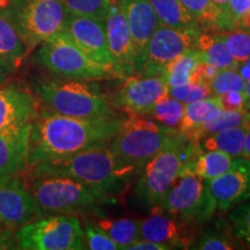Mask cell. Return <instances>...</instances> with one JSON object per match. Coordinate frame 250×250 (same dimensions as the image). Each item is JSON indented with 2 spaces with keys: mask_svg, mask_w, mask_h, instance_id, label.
I'll list each match as a JSON object with an SVG mask.
<instances>
[{
  "mask_svg": "<svg viewBox=\"0 0 250 250\" xmlns=\"http://www.w3.org/2000/svg\"><path fill=\"white\" fill-rule=\"evenodd\" d=\"M125 116L77 118L40 109L31 122L28 166L70 158L89 148L107 146L120 131Z\"/></svg>",
  "mask_w": 250,
  "mask_h": 250,
  "instance_id": "obj_1",
  "label": "cell"
},
{
  "mask_svg": "<svg viewBox=\"0 0 250 250\" xmlns=\"http://www.w3.org/2000/svg\"><path fill=\"white\" fill-rule=\"evenodd\" d=\"M30 169L34 176L71 177L116 199L139 175L137 168L122 162L108 145L86 149L62 160L37 164Z\"/></svg>",
  "mask_w": 250,
  "mask_h": 250,
  "instance_id": "obj_2",
  "label": "cell"
},
{
  "mask_svg": "<svg viewBox=\"0 0 250 250\" xmlns=\"http://www.w3.org/2000/svg\"><path fill=\"white\" fill-rule=\"evenodd\" d=\"M31 176L29 189L33 193L37 218L52 214L98 215L101 214L103 206L116 202V198L71 177Z\"/></svg>",
  "mask_w": 250,
  "mask_h": 250,
  "instance_id": "obj_3",
  "label": "cell"
},
{
  "mask_svg": "<svg viewBox=\"0 0 250 250\" xmlns=\"http://www.w3.org/2000/svg\"><path fill=\"white\" fill-rule=\"evenodd\" d=\"M198 151V144L180 132L174 134L139 173L132 192L134 205L149 212L160 204L182 166Z\"/></svg>",
  "mask_w": 250,
  "mask_h": 250,
  "instance_id": "obj_4",
  "label": "cell"
},
{
  "mask_svg": "<svg viewBox=\"0 0 250 250\" xmlns=\"http://www.w3.org/2000/svg\"><path fill=\"white\" fill-rule=\"evenodd\" d=\"M93 81L72 78L45 81L37 86V98L46 109L64 116L102 118L120 115Z\"/></svg>",
  "mask_w": 250,
  "mask_h": 250,
  "instance_id": "obj_5",
  "label": "cell"
},
{
  "mask_svg": "<svg viewBox=\"0 0 250 250\" xmlns=\"http://www.w3.org/2000/svg\"><path fill=\"white\" fill-rule=\"evenodd\" d=\"M177 132L149 117L132 115L125 118L108 146L122 162L133 166L140 173L144 166Z\"/></svg>",
  "mask_w": 250,
  "mask_h": 250,
  "instance_id": "obj_6",
  "label": "cell"
},
{
  "mask_svg": "<svg viewBox=\"0 0 250 250\" xmlns=\"http://www.w3.org/2000/svg\"><path fill=\"white\" fill-rule=\"evenodd\" d=\"M7 9L28 54L62 30L70 15L61 0H9Z\"/></svg>",
  "mask_w": 250,
  "mask_h": 250,
  "instance_id": "obj_7",
  "label": "cell"
},
{
  "mask_svg": "<svg viewBox=\"0 0 250 250\" xmlns=\"http://www.w3.org/2000/svg\"><path fill=\"white\" fill-rule=\"evenodd\" d=\"M165 213L203 228L214 217L217 206L205 180L191 173H180L160 204Z\"/></svg>",
  "mask_w": 250,
  "mask_h": 250,
  "instance_id": "obj_8",
  "label": "cell"
},
{
  "mask_svg": "<svg viewBox=\"0 0 250 250\" xmlns=\"http://www.w3.org/2000/svg\"><path fill=\"white\" fill-rule=\"evenodd\" d=\"M36 58L43 66L62 78L101 80L115 78L93 61L65 31H58L39 45Z\"/></svg>",
  "mask_w": 250,
  "mask_h": 250,
  "instance_id": "obj_9",
  "label": "cell"
},
{
  "mask_svg": "<svg viewBox=\"0 0 250 250\" xmlns=\"http://www.w3.org/2000/svg\"><path fill=\"white\" fill-rule=\"evenodd\" d=\"M23 250H83V228L74 214H52L37 218L17 230Z\"/></svg>",
  "mask_w": 250,
  "mask_h": 250,
  "instance_id": "obj_10",
  "label": "cell"
},
{
  "mask_svg": "<svg viewBox=\"0 0 250 250\" xmlns=\"http://www.w3.org/2000/svg\"><path fill=\"white\" fill-rule=\"evenodd\" d=\"M202 30L176 29L161 23L148 42L143 76L162 77L171 61L196 48Z\"/></svg>",
  "mask_w": 250,
  "mask_h": 250,
  "instance_id": "obj_11",
  "label": "cell"
},
{
  "mask_svg": "<svg viewBox=\"0 0 250 250\" xmlns=\"http://www.w3.org/2000/svg\"><path fill=\"white\" fill-rule=\"evenodd\" d=\"M117 89L105 94L109 104L129 116L144 115L167 93L162 77L132 76L122 80Z\"/></svg>",
  "mask_w": 250,
  "mask_h": 250,
  "instance_id": "obj_12",
  "label": "cell"
},
{
  "mask_svg": "<svg viewBox=\"0 0 250 250\" xmlns=\"http://www.w3.org/2000/svg\"><path fill=\"white\" fill-rule=\"evenodd\" d=\"M104 21L115 78L124 80L132 76H138L132 36L124 12L122 11L117 0H114L111 4Z\"/></svg>",
  "mask_w": 250,
  "mask_h": 250,
  "instance_id": "obj_13",
  "label": "cell"
},
{
  "mask_svg": "<svg viewBox=\"0 0 250 250\" xmlns=\"http://www.w3.org/2000/svg\"><path fill=\"white\" fill-rule=\"evenodd\" d=\"M202 228L162 212L158 206L140 220L139 237L162 243L169 249H189Z\"/></svg>",
  "mask_w": 250,
  "mask_h": 250,
  "instance_id": "obj_14",
  "label": "cell"
},
{
  "mask_svg": "<svg viewBox=\"0 0 250 250\" xmlns=\"http://www.w3.org/2000/svg\"><path fill=\"white\" fill-rule=\"evenodd\" d=\"M62 31H65L87 56L102 65L115 77L105 33V21L103 19L70 14L65 21Z\"/></svg>",
  "mask_w": 250,
  "mask_h": 250,
  "instance_id": "obj_15",
  "label": "cell"
},
{
  "mask_svg": "<svg viewBox=\"0 0 250 250\" xmlns=\"http://www.w3.org/2000/svg\"><path fill=\"white\" fill-rule=\"evenodd\" d=\"M36 218L33 193L20 174L0 176V225L18 230Z\"/></svg>",
  "mask_w": 250,
  "mask_h": 250,
  "instance_id": "obj_16",
  "label": "cell"
},
{
  "mask_svg": "<svg viewBox=\"0 0 250 250\" xmlns=\"http://www.w3.org/2000/svg\"><path fill=\"white\" fill-rule=\"evenodd\" d=\"M206 183L215 201L217 211L228 212L250 199V160L236 156L226 173Z\"/></svg>",
  "mask_w": 250,
  "mask_h": 250,
  "instance_id": "obj_17",
  "label": "cell"
},
{
  "mask_svg": "<svg viewBox=\"0 0 250 250\" xmlns=\"http://www.w3.org/2000/svg\"><path fill=\"white\" fill-rule=\"evenodd\" d=\"M124 12L137 56V71L143 73L149 40L161 22L147 0H117Z\"/></svg>",
  "mask_w": 250,
  "mask_h": 250,
  "instance_id": "obj_18",
  "label": "cell"
},
{
  "mask_svg": "<svg viewBox=\"0 0 250 250\" xmlns=\"http://www.w3.org/2000/svg\"><path fill=\"white\" fill-rule=\"evenodd\" d=\"M37 96L17 83L0 86V130L31 123L40 112Z\"/></svg>",
  "mask_w": 250,
  "mask_h": 250,
  "instance_id": "obj_19",
  "label": "cell"
},
{
  "mask_svg": "<svg viewBox=\"0 0 250 250\" xmlns=\"http://www.w3.org/2000/svg\"><path fill=\"white\" fill-rule=\"evenodd\" d=\"M31 123L0 130V176L24 173L28 166Z\"/></svg>",
  "mask_w": 250,
  "mask_h": 250,
  "instance_id": "obj_20",
  "label": "cell"
},
{
  "mask_svg": "<svg viewBox=\"0 0 250 250\" xmlns=\"http://www.w3.org/2000/svg\"><path fill=\"white\" fill-rule=\"evenodd\" d=\"M234 158L220 151H199L182 166L180 173H191L205 181L220 176L232 167Z\"/></svg>",
  "mask_w": 250,
  "mask_h": 250,
  "instance_id": "obj_21",
  "label": "cell"
},
{
  "mask_svg": "<svg viewBox=\"0 0 250 250\" xmlns=\"http://www.w3.org/2000/svg\"><path fill=\"white\" fill-rule=\"evenodd\" d=\"M180 2L195 19L203 31L220 33L236 29L232 19L221 13L212 0H180Z\"/></svg>",
  "mask_w": 250,
  "mask_h": 250,
  "instance_id": "obj_22",
  "label": "cell"
},
{
  "mask_svg": "<svg viewBox=\"0 0 250 250\" xmlns=\"http://www.w3.org/2000/svg\"><path fill=\"white\" fill-rule=\"evenodd\" d=\"M199 61L208 62L218 70L237 68L239 62L229 54L221 33L202 31L196 43Z\"/></svg>",
  "mask_w": 250,
  "mask_h": 250,
  "instance_id": "obj_23",
  "label": "cell"
},
{
  "mask_svg": "<svg viewBox=\"0 0 250 250\" xmlns=\"http://www.w3.org/2000/svg\"><path fill=\"white\" fill-rule=\"evenodd\" d=\"M27 55L26 45L7 7L0 8V59L17 67Z\"/></svg>",
  "mask_w": 250,
  "mask_h": 250,
  "instance_id": "obj_24",
  "label": "cell"
},
{
  "mask_svg": "<svg viewBox=\"0 0 250 250\" xmlns=\"http://www.w3.org/2000/svg\"><path fill=\"white\" fill-rule=\"evenodd\" d=\"M247 132H248L247 125L228 127L204 137L197 144L202 151H220L236 158L242 155Z\"/></svg>",
  "mask_w": 250,
  "mask_h": 250,
  "instance_id": "obj_25",
  "label": "cell"
},
{
  "mask_svg": "<svg viewBox=\"0 0 250 250\" xmlns=\"http://www.w3.org/2000/svg\"><path fill=\"white\" fill-rule=\"evenodd\" d=\"M221 108L217 96L198 100L184 104L183 118L179 127V132L188 134L198 129L206 122L213 120L220 114Z\"/></svg>",
  "mask_w": 250,
  "mask_h": 250,
  "instance_id": "obj_26",
  "label": "cell"
},
{
  "mask_svg": "<svg viewBox=\"0 0 250 250\" xmlns=\"http://www.w3.org/2000/svg\"><path fill=\"white\" fill-rule=\"evenodd\" d=\"M159 20L165 26L176 29L202 30L199 24L183 7L180 0H147ZM203 31V30H202Z\"/></svg>",
  "mask_w": 250,
  "mask_h": 250,
  "instance_id": "obj_27",
  "label": "cell"
},
{
  "mask_svg": "<svg viewBox=\"0 0 250 250\" xmlns=\"http://www.w3.org/2000/svg\"><path fill=\"white\" fill-rule=\"evenodd\" d=\"M94 224L107 234L112 241L117 243L121 250H126L131 243L139 239L140 220L130 218H102L94 221Z\"/></svg>",
  "mask_w": 250,
  "mask_h": 250,
  "instance_id": "obj_28",
  "label": "cell"
},
{
  "mask_svg": "<svg viewBox=\"0 0 250 250\" xmlns=\"http://www.w3.org/2000/svg\"><path fill=\"white\" fill-rule=\"evenodd\" d=\"M236 240L226 221H217L213 226L203 230L190 246L192 250H232L237 249Z\"/></svg>",
  "mask_w": 250,
  "mask_h": 250,
  "instance_id": "obj_29",
  "label": "cell"
},
{
  "mask_svg": "<svg viewBox=\"0 0 250 250\" xmlns=\"http://www.w3.org/2000/svg\"><path fill=\"white\" fill-rule=\"evenodd\" d=\"M183 112L184 103L177 101L166 93L151 109H148L142 116L149 117L156 123L168 127V129L179 131L183 118Z\"/></svg>",
  "mask_w": 250,
  "mask_h": 250,
  "instance_id": "obj_30",
  "label": "cell"
},
{
  "mask_svg": "<svg viewBox=\"0 0 250 250\" xmlns=\"http://www.w3.org/2000/svg\"><path fill=\"white\" fill-rule=\"evenodd\" d=\"M198 62L199 57L196 49L189 50L175 58L166 66L162 73L166 85L167 87H175L187 83L188 81H190L192 72Z\"/></svg>",
  "mask_w": 250,
  "mask_h": 250,
  "instance_id": "obj_31",
  "label": "cell"
},
{
  "mask_svg": "<svg viewBox=\"0 0 250 250\" xmlns=\"http://www.w3.org/2000/svg\"><path fill=\"white\" fill-rule=\"evenodd\" d=\"M247 112H232V111H224L221 110L220 114L213 120L206 122L199 126L198 129L193 130L192 132L184 134L188 139L193 143H198L199 140L204 138L206 136L217 133L219 131L228 129V127L240 126V125H246L247 123Z\"/></svg>",
  "mask_w": 250,
  "mask_h": 250,
  "instance_id": "obj_32",
  "label": "cell"
},
{
  "mask_svg": "<svg viewBox=\"0 0 250 250\" xmlns=\"http://www.w3.org/2000/svg\"><path fill=\"white\" fill-rule=\"evenodd\" d=\"M227 223L236 241L250 249V199L228 211Z\"/></svg>",
  "mask_w": 250,
  "mask_h": 250,
  "instance_id": "obj_33",
  "label": "cell"
},
{
  "mask_svg": "<svg viewBox=\"0 0 250 250\" xmlns=\"http://www.w3.org/2000/svg\"><path fill=\"white\" fill-rule=\"evenodd\" d=\"M70 14L104 20L114 0H61Z\"/></svg>",
  "mask_w": 250,
  "mask_h": 250,
  "instance_id": "obj_34",
  "label": "cell"
},
{
  "mask_svg": "<svg viewBox=\"0 0 250 250\" xmlns=\"http://www.w3.org/2000/svg\"><path fill=\"white\" fill-rule=\"evenodd\" d=\"M246 80L236 68H223L219 70L213 79L210 81L212 96H220L227 92L239 90L245 92Z\"/></svg>",
  "mask_w": 250,
  "mask_h": 250,
  "instance_id": "obj_35",
  "label": "cell"
},
{
  "mask_svg": "<svg viewBox=\"0 0 250 250\" xmlns=\"http://www.w3.org/2000/svg\"><path fill=\"white\" fill-rule=\"evenodd\" d=\"M220 33L228 51L239 64L250 57V30L233 29Z\"/></svg>",
  "mask_w": 250,
  "mask_h": 250,
  "instance_id": "obj_36",
  "label": "cell"
},
{
  "mask_svg": "<svg viewBox=\"0 0 250 250\" xmlns=\"http://www.w3.org/2000/svg\"><path fill=\"white\" fill-rule=\"evenodd\" d=\"M167 94L184 104L212 96L210 85L198 81H188L184 85L167 87Z\"/></svg>",
  "mask_w": 250,
  "mask_h": 250,
  "instance_id": "obj_37",
  "label": "cell"
},
{
  "mask_svg": "<svg viewBox=\"0 0 250 250\" xmlns=\"http://www.w3.org/2000/svg\"><path fill=\"white\" fill-rule=\"evenodd\" d=\"M83 241L86 249L90 250H121L120 246L115 243L103 230L94 224V221L87 220L83 225Z\"/></svg>",
  "mask_w": 250,
  "mask_h": 250,
  "instance_id": "obj_38",
  "label": "cell"
},
{
  "mask_svg": "<svg viewBox=\"0 0 250 250\" xmlns=\"http://www.w3.org/2000/svg\"><path fill=\"white\" fill-rule=\"evenodd\" d=\"M217 98L221 110L232 112L247 111V98L245 92L232 90V92H227Z\"/></svg>",
  "mask_w": 250,
  "mask_h": 250,
  "instance_id": "obj_39",
  "label": "cell"
},
{
  "mask_svg": "<svg viewBox=\"0 0 250 250\" xmlns=\"http://www.w3.org/2000/svg\"><path fill=\"white\" fill-rule=\"evenodd\" d=\"M218 71V68L208 64V62L199 61L196 68L192 72L190 81H198V83H204L210 85V81L213 79V77Z\"/></svg>",
  "mask_w": 250,
  "mask_h": 250,
  "instance_id": "obj_40",
  "label": "cell"
},
{
  "mask_svg": "<svg viewBox=\"0 0 250 250\" xmlns=\"http://www.w3.org/2000/svg\"><path fill=\"white\" fill-rule=\"evenodd\" d=\"M21 249L20 241L17 235V230L4 227L0 230V250Z\"/></svg>",
  "mask_w": 250,
  "mask_h": 250,
  "instance_id": "obj_41",
  "label": "cell"
},
{
  "mask_svg": "<svg viewBox=\"0 0 250 250\" xmlns=\"http://www.w3.org/2000/svg\"><path fill=\"white\" fill-rule=\"evenodd\" d=\"M250 9V0H230L229 6H228V14H229L230 19L233 22L235 23L239 20V18L242 14H245L247 11Z\"/></svg>",
  "mask_w": 250,
  "mask_h": 250,
  "instance_id": "obj_42",
  "label": "cell"
},
{
  "mask_svg": "<svg viewBox=\"0 0 250 250\" xmlns=\"http://www.w3.org/2000/svg\"><path fill=\"white\" fill-rule=\"evenodd\" d=\"M126 250H169L167 246L162 245V243L153 242L149 240L139 239L136 240L133 243L127 247Z\"/></svg>",
  "mask_w": 250,
  "mask_h": 250,
  "instance_id": "obj_43",
  "label": "cell"
},
{
  "mask_svg": "<svg viewBox=\"0 0 250 250\" xmlns=\"http://www.w3.org/2000/svg\"><path fill=\"white\" fill-rule=\"evenodd\" d=\"M14 68L15 67L13 65L8 64V62H6L0 59V86L7 83L9 77H11L12 71H13Z\"/></svg>",
  "mask_w": 250,
  "mask_h": 250,
  "instance_id": "obj_44",
  "label": "cell"
},
{
  "mask_svg": "<svg viewBox=\"0 0 250 250\" xmlns=\"http://www.w3.org/2000/svg\"><path fill=\"white\" fill-rule=\"evenodd\" d=\"M236 29L250 30V9L242 14L236 21Z\"/></svg>",
  "mask_w": 250,
  "mask_h": 250,
  "instance_id": "obj_45",
  "label": "cell"
},
{
  "mask_svg": "<svg viewBox=\"0 0 250 250\" xmlns=\"http://www.w3.org/2000/svg\"><path fill=\"white\" fill-rule=\"evenodd\" d=\"M236 70L239 71V73L246 81L250 79V57L243 62H240Z\"/></svg>",
  "mask_w": 250,
  "mask_h": 250,
  "instance_id": "obj_46",
  "label": "cell"
},
{
  "mask_svg": "<svg viewBox=\"0 0 250 250\" xmlns=\"http://www.w3.org/2000/svg\"><path fill=\"white\" fill-rule=\"evenodd\" d=\"M229 1L230 0H212V2L217 6L219 11H220L221 13H224L225 15H228V17H229V14H228V6H229Z\"/></svg>",
  "mask_w": 250,
  "mask_h": 250,
  "instance_id": "obj_47",
  "label": "cell"
},
{
  "mask_svg": "<svg viewBox=\"0 0 250 250\" xmlns=\"http://www.w3.org/2000/svg\"><path fill=\"white\" fill-rule=\"evenodd\" d=\"M241 156L242 158L247 159V160H250V129H248V132H247L245 148H243Z\"/></svg>",
  "mask_w": 250,
  "mask_h": 250,
  "instance_id": "obj_48",
  "label": "cell"
},
{
  "mask_svg": "<svg viewBox=\"0 0 250 250\" xmlns=\"http://www.w3.org/2000/svg\"><path fill=\"white\" fill-rule=\"evenodd\" d=\"M245 94L247 98V111H250V79L246 81Z\"/></svg>",
  "mask_w": 250,
  "mask_h": 250,
  "instance_id": "obj_49",
  "label": "cell"
},
{
  "mask_svg": "<svg viewBox=\"0 0 250 250\" xmlns=\"http://www.w3.org/2000/svg\"><path fill=\"white\" fill-rule=\"evenodd\" d=\"M9 4V0H0V8L7 7Z\"/></svg>",
  "mask_w": 250,
  "mask_h": 250,
  "instance_id": "obj_50",
  "label": "cell"
},
{
  "mask_svg": "<svg viewBox=\"0 0 250 250\" xmlns=\"http://www.w3.org/2000/svg\"><path fill=\"white\" fill-rule=\"evenodd\" d=\"M247 126H248V129H250V111L247 112V123H246Z\"/></svg>",
  "mask_w": 250,
  "mask_h": 250,
  "instance_id": "obj_51",
  "label": "cell"
},
{
  "mask_svg": "<svg viewBox=\"0 0 250 250\" xmlns=\"http://www.w3.org/2000/svg\"><path fill=\"white\" fill-rule=\"evenodd\" d=\"M2 228H4V226H2V225H0V230H1Z\"/></svg>",
  "mask_w": 250,
  "mask_h": 250,
  "instance_id": "obj_52",
  "label": "cell"
}]
</instances>
